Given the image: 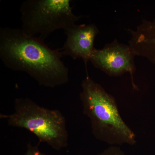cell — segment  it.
<instances>
[{
  "mask_svg": "<svg viewBox=\"0 0 155 155\" xmlns=\"http://www.w3.org/2000/svg\"><path fill=\"white\" fill-rule=\"evenodd\" d=\"M59 49L51 48L44 41L25 34L22 29L0 28V58L6 67L26 72L40 85L54 87L66 84L69 70Z\"/></svg>",
  "mask_w": 155,
  "mask_h": 155,
  "instance_id": "6da1fadb",
  "label": "cell"
},
{
  "mask_svg": "<svg viewBox=\"0 0 155 155\" xmlns=\"http://www.w3.org/2000/svg\"><path fill=\"white\" fill-rule=\"evenodd\" d=\"M81 87L83 114L89 119L94 137L111 146L135 144V133L121 117L114 97L88 75Z\"/></svg>",
  "mask_w": 155,
  "mask_h": 155,
  "instance_id": "7a4b0ae2",
  "label": "cell"
},
{
  "mask_svg": "<svg viewBox=\"0 0 155 155\" xmlns=\"http://www.w3.org/2000/svg\"><path fill=\"white\" fill-rule=\"evenodd\" d=\"M14 106L12 114H0L9 126L29 130L40 142L56 150L67 147L69 135L66 118L61 111L44 107L28 98H17Z\"/></svg>",
  "mask_w": 155,
  "mask_h": 155,
  "instance_id": "3957f363",
  "label": "cell"
},
{
  "mask_svg": "<svg viewBox=\"0 0 155 155\" xmlns=\"http://www.w3.org/2000/svg\"><path fill=\"white\" fill-rule=\"evenodd\" d=\"M70 0H26L20 8L21 29L30 36L44 41L59 29L67 30L81 16L72 12Z\"/></svg>",
  "mask_w": 155,
  "mask_h": 155,
  "instance_id": "277c9868",
  "label": "cell"
},
{
  "mask_svg": "<svg viewBox=\"0 0 155 155\" xmlns=\"http://www.w3.org/2000/svg\"><path fill=\"white\" fill-rule=\"evenodd\" d=\"M135 56L129 45L121 43L115 39L101 49L95 48L90 61L95 68L110 76L117 77L130 73L133 87L136 88L133 80L136 70Z\"/></svg>",
  "mask_w": 155,
  "mask_h": 155,
  "instance_id": "5b68a950",
  "label": "cell"
},
{
  "mask_svg": "<svg viewBox=\"0 0 155 155\" xmlns=\"http://www.w3.org/2000/svg\"><path fill=\"white\" fill-rule=\"evenodd\" d=\"M67 39L61 49L63 55L72 59H82L85 64L90 61L95 49L94 43L99 30L94 23L76 24L65 31Z\"/></svg>",
  "mask_w": 155,
  "mask_h": 155,
  "instance_id": "8992f818",
  "label": "cell"
},
{
  "mask_svg": "<svg viewBox=\"0 0 155 155\" xmlns=\"http://www.w3.org/2000/svg\"><path fill=\"white\" fill-rule=\"evenodd\" d=\"M131 34L129 45L136 56L143 57L155 65V19H143Z\"/></svg>",
  "mask_w": 155,
  "mask_h": 155,
  "instance_id": "52a82bcc",
  "label": "cell"
},
{
  "mask_svg": "<svg viewBox=\"0 0 155 155\" xmlns=\"http://www.w3.org/2000/svg\"><path fill=\"white\" fill-rule=\"evenodd\" d=\"M97 155H125V153L119 146H111Z\"/></svg>",
  "mask_w": 155,
  "mask_h": 155,
  "instance_id": "ba28073f",
  "label": "cell"
},
{
  "mask_svg": "<svg viewBox=\"0 0 155 155\" xmlns=\"http://www.w3.org/2000/svg\"><path fill=\"white\" fill-rule=\"evenodd\" d=\"M26 151L23 155H49L42 152L38 147L28 143L27 145Z\"/></svg>",
  "mask_w": 155,
  "mask_h": 155,
  "instance_id": "9c48e42d",
  "label": "cell"
}]
</instances>
